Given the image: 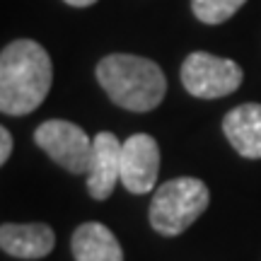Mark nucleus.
<instances>
[{
	"label": "nucleus",
	"mask_w": 261,
	"mask_h": 261,
	"mask_svg": "<svg viewBox=\"0 0 261 261\" xmlns=\"http://www.w3.org/2000/svg\"><path fill=\"white\" fill-rule=\"evenodd\" d=\"M54 65L39 41L17 39L0 54V112L24 116L37 112L48 97Z\"/></svg>",
	"instance_id": "f257e3e1"
},
{
	"label": "nucleus",
	"mask_w": 261,
	"mask_h": 261,
	"mask_svg": "<svg viewBox=\"0 0 261 261\" xmlns=\"http://www.w3.org/2000/svg\"><path fill=\"white\" fill-rule=\"evenodd\" d=\"M94 75L109 99L126 112H152L167 94V77L162 68L143 56H104L94 68Z\"/></svg>",
	"instance_id": "f03ea898"
},
{
	"label": "nucleus",
	"mask_w": 261,
	"mask_h": 261,
	"mask_svg": "<svg viewBox=\"0 0 261 261\" xmlns=\"http://www.w3.org/2000/svg\"><path fill=\"white\" fill-rule=\"evenodd\" d=\"M208 187L196 177H177L160 184L150 201V227L162 237H177L205 213Z\"/></svg>",
	"instance_id": "7ed1b4c3"
},
{
	"label": "nucleus",
	"mask_w": 261,
	"mask_h": 261,
	"mask_svg": "<svg viewBox=\"0 0 261 261\" xmlns=\"http://www.w3.org/2000/svg\"><path fill=\"white\" fill-rule=\"evenodd\" d=\"M244 80L242 68L230 58L194 51L181 63V85L198 99H220L232 94Z\"/></svg>",
	"instance_id": "20e7f679"
},
{
	"label": "nucleus",
	"mask_w": 261,
	"mask_h": 261,
	"mask_svg": "<svg viewBox=\"0 0 261 261\" xmlns=\"http://www.w3.org/2000/svg\"><path fill=\"white\" fill-rule=\"evenodd\" d=\"M34 143L48 158L70 174H87L92 162V140L77 123L65 119H51L39 123L34 130Z\"/></svg>",
	"instance_id": "39448f33"
},
{
	"label": "nucleus",
	"mask_w": 261,
	"mask_h": 261,
	"mask_svg": "<svg viewBox=\"0 0 261 261\" xmlns=\"http://www.w3.org/2000/svg\"><path fill=\"white\" fill-rule=\"evenodd\" d=\"M160 145L148 133H133L121 145V184L130 194H148L158 184Z\"/></svg>",
	"instance_id": "423d86ee"
},
{
	"label": "nucleus",
	"mask_w": 261,
	"mask_h": 261,
	"mask_svg": "<svg viewBox=\"0 0 261 261\" xmlns=\"http://www.w3.org/2000/svg\"><path fill=\"white\" fill-rule=\"evenodd\" d=\"M121 140L109 130H99L92 138V162L87 172V194L94 201H107L121 181Z\"/></svg>",
	"instance_id": "0eeeda50"
},
{
	"label": "nucleus",
	"mask_w": 261,
	"mask_h": 261,
	"mask_svg": "<svg viewBox=\"0 0 261 261\" xmlns=\"http://www.w3.org/2000/svg\"><path fill=\"white\" fill-rule=\"evenodd\" d=\"M54 247H56V234L44 223H3V227H0V249L12 259H44L54 252Z\"/></svg>",
	"instance_id": "6e6552de"
},
{
	"label": "nucleus",
	"mask_w": 261,
	"mask_h": 261,
	"mask_svg": "<svg viewBox=\"0 0 261 261\" xmlns=\"http://www.w3.org/2000/svg\"><path fill=\"white\" fill-rule=\"evenodd\" d=\"M223 133L242 158L261 160V104L247 102L225 114Z\"/></svg>",
	"instance_id": "1a4fd4ad"
},
{
	"label": "nucleus",
	"mask_w": 261,
	"mask_h": 261,
	"mask_svg": "<svg viewBox=\"0 0 261 261\" xmlns=\"http://www.w3.org/2000/svg\"><path fill=\"white\" fill-rule=\"evenodd\" d=\"M75 261H123L116 234L102 223H83L70 237Z\"/></svg>",
	"instance_id": "9d476101"
},
{
	"label": "nucleus",
	"mask_w": 261,
	"mask_h": 261,
	"mask_svg": "<svg viewBox=\"0 0 261 261\" xmlns=\"http://www.w3.org/2000/svg\"><path fill=\"white\" fill-rule=\"evenodd\" d=\"M247 0H191V10L203 24H223L242 8Z\"/></svg>",
	"instance_id": "9b49d317"
},
{
	"label": "nucleus",
	"mask_w": 261,
	"mask_h": 261,
	"mask_svg": "<svg viewBox=\"0 0 261 261\" xmlns=\"http://www.w3.org/2000/svg\"><path fill=\"white\" fill-rule=\"evenodd\" d=\"M12 155V136H10V130L3 126L0 128V165H5Z\"/></svg>",
	"instance_id": "f8f14e48"
},
{
	"label": "nucleus",
	"mask_w": 261,
	"mask_h": 261,
	"mask_svg": "<svg viewBox=\"0 0 261 261\" xmlns=\"http://www.w3.org/2000/svg\"><path fill=\"white\" fill-rule=\"evenodd\" d=\"M63 3H68L70 8H90V5H94L97 0H63Z\"/></svg>",
	"instance_id": "ddd939ff"
}]
</instances>
